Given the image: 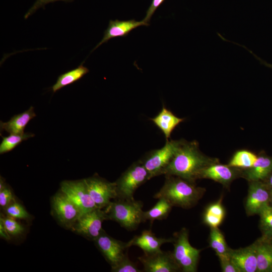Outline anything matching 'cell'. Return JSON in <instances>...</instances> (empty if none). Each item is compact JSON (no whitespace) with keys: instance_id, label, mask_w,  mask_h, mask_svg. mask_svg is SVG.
<instances>
[{"instance_id":"obj_18","label":"cell","mask_w":272,"mask_h":272,"mask_svg":"<svg viewBox=\"0 0 272 272\" xmlns=\"http://www.w3.org/2000/svg\"><path fill=\"white\" fill-rule=\"evenodd\" d=\"M271 173L272 156L260 152L253 165L249 168L243 169L242 177L248 181H264Z\"/></svg>"},{"instance_id":"obj_28","label":"cell","mask_w":272,"mask_h":272,"mask_svg":"<svg viewBox=\"0 0 272 272\" xmlns=\"http://www.w3.org/2000/svg\"><path fill=\"white\" fill-rule=\"evenodd\" d=\"M258 215L261 236L270 239L272 238V207L269 205L267 206Z\"/></svg>"},{"instance_id":"obj_24","label":"cell","mask_w":272,"mask_h":272,"mask_svg":"<svg viewBox=\"0 0 272 272\" xmlns=\"http://www.w3.org/2000/svg\"><path fill=\"white\" fill-rule=\"evenodd\" d=\"M89 69L81 64L77 68L60 75L52 87L53 93L81 79L89 72Z\"/></svg>"},{"instance_id":"obj_25","label":"cell","mask_w":272,"mask_h":272,"mask_svg":"<svg viewBox=\"0 0 272 272\" xmlns=\"http://www.w3.org/2000/svg\"><path fill=\"white\" fill-rule=\"evenodd\" d=\"M257 155L245 149L236 151L230 159L228 165L241 169L251 167L256 162Z\"/></svg>"},{"instance_id":"obj_1","label":"cell","mask_w":272,"mask_h":272,"mask_svg":"<svg viewBox=\"0 0 272 272\" xmlns=\"http://www.w3.org/2000/svg\"><path fill=\"white\" fill-rule=\"evenodd\" d=\"M219 162L216 158L202 153L198 143L181 140V143L162 174L180 177L195 182L201 171L207 167Z\"/></svg>"},{"instance_id":"obj_13","label":"cell","mask_w":272,"mask_h":272,"mask_svg":"<svg viewBox=\"0 0 272 272\" xmlns=\"http://www.w3.org/2000/svg\"><path fill=\"white\" fill-rule=\"evenodd\" d=\"M146 272H176L180 268L176 262L172 252L162 250L145 254L138 257Z\"/></svg>"},{"instance_id":"obj_14","label":"cell","mask_w":272,"mask_h":272,"mask_svg":"<svg viewBox=\"0 0 272 272\" xmlns=\"http://www.w3.org/2000/svg\"><path fill=\"white\" fill-rule=\"evenodd\" d=\"M242 173L243 169L218 162L203 169L199 174V179H210L227 187L235 179L242 177Z\"/></svg>"},{"instance_id":"obj_22","label":"cell","mask_w":272,"mask_h":272,"mask_svg":"<svg viewBox=\"0 0 272 272\" xmlns=\"http://www.w3.org/2000/svg\"><path fill=\"white\" fill-rule=\"evenodd\" d=\"M225 214V210L221 198L206 208L203 215V221L211 228L218 227L222 223Z\"/></svg>"},{"instance_id":"obj_8","label":"cell","mask_w":272,"mask_h":272,"mask_svg":"<svg viewBox=\"0 0 272 272\" xmlns=\"http://www.w3.org/2000/svg\"><path fill=\"white\" fill-rule=\"evenodd\" d=\"M52 212L59 223L71 229L83 215L79 208L60 190L51 199Z\"/></svg>"},{"instance_id":"obj_5","label":"cell","mask_w":272,"mask_h":272,"mask_svg":"<svg viewBox=\"0 0 272 272\" xmlns=\"http://www.w3.org/2000/svg\"><path fill=\"white\" fill-rule=\"evenodd\" d=\"M149 180V173L141 160L133 163L115 182L117 198L134 199L135 191Z\"/></svg>"},{"instance_id":"obj_33","label":"cell","mask_w":272,"mask_h":272,"mask_svg":"<svg viewBox=\"0 0 272 272\" xmlns=\"http://www.w3.org/2000/svg\"><path fill=\"white\" fill-rule=\"evenodd\" d=\"M15 201L13 193L8 186L0 190V206L4 209Z\"/></svg>"},{"instance_id":"obj_17","label":"cell","mask_w":272,"mask_h":272,"mask_svg":"<svg viewBox=\"0 0 272 272\" xmlns=\"http://www.w3.org/2000/svg\"><path fill=\"white\" fill-rule=\"evenodd\" d=\"M149 25V23L143 20L141 21H137L134 19L127 21L110 20L107 28L104 32L103 38L93 49V51L110 39L118 37H125L133 29L141 26H147Z\"/></svg>"},{"instance_id":"obj_40","label":"cell","mask_w":272,"mask_h":272,"mask_svg":"<svg viewBox=\"0 0 272 272\" xmlns=\"http://www.w3.org/2000/svg\"><path fill=\"white\" fill-rule=\"evenodd\" d=\"M269 240H270V241L271 243H272V238H271V239H269Z\"/></svg>"},{"instance_id":"obj_9","label":"cell","mask_w":272,"mask_h":272,"mask_svg":"<svg viewBox=\"0 0 272 272\" xmlns=\"http://www.w3.org/2000/svg\"><path fill=\"white\" fill-rule=\"evenodd\" d=\"M60 190L75 203L82 214L99 208L89 193L85 179L63 181Z\"/></svg>"},{"instance_id":"obj_10","label":"cell","mask_w":272,"mask_h":272,"mask_svg":"<svg viewBox=\"0 0 272 272\" xmlns=\"http://www.w3.org/2000/svg\"><path fill=\"white\" fill-rule=\"evenodd\" d=\"M89 193L97 206L100 209H105L112 199L117 197L115 182H109L98 175L85 179Z\"/></svg>"},{"instance_id":"obj_6","label":"cell","mask_w":272,"mask_h":272,"mask_svg":"<svg viewBox=\"0 0 272 272\" xmlns=\"http://www.w3.org/2000/svg\"><path fill=\"white\" fill-rule=\"evenodd\" d=\"M181 140H166L161 148L149 152L140 160L149 173V179L162 175L174 154L178 149Z\"/></svg>"},{"instance_id":"obj_34","label":"cell","mask_w":272,"mask_h":272,"mask_svg":"<svg viewBox=\"0 0 272 272\" xmlns=\"http://www.w3.org/2000/svg\"><path fill=\"white\" fill-rule=\"evenodd\" d=\"M58 1H64L65 2H72L74 0H36L33 6L29 9L24 16L25 19L34 13L38 9L44 8L47 4L55 2Z\"/></svg>"},{"instance_id":"obj_31","label":"cell","mask_w":272,"mask_h":272,"mask_svg":"<svg viewBox=\"0 0 272 272\" xmlns=\"http://www.w3.org/2000/svg\"><path fill=\"white\" fill-rule=\"evenodd\" d=\"M112 272H142L137 265L131 261L128 255L124 257L119 262L114 266H111Z\"/></svg>"},{"instance_id":"obj_11","label":"cell","mask_w":272,"mask_h":272,"mask_svg":"<svg viewBox=\"0 0 272 272\" xmlns=\"http://www.w3.org/2000/svg\"><path fill=\"white\" fill-rule=\"evenodd\" d=\"M271 189L264 181H249L245 209L248 216L259 215L269 205Z\"/></svg>"},{"instance_id":"obj_23","label":"cell","mask_w":272,"mask_h":272,"mask_svg":"<svg viewBox=\"0 0 272 272\" xmlns=\"http://www.w3.org/2000/svg\"><path fill=\"white\" fill-rule=\"evenodd\" d=\"M158 199L151 209L143 211V222L149 220L152 224L156 220H162L167 218L173 206L165 199Z\"/></svg>"},{"instance_id":"obj_38","label":"cell","mask_w":272,"mask_h":272,"mask_svg":"<svg viewBox=\"0 0 272 272\" xmlns=\"http://www.w3.org/2000/svg\"><path fill=\"white\" fill-rule=\"evenodd\" d=\"M264 181L267 183L269 188L272 189V173Z\"/></svg>"},{"instance_id":"obj_37","label":"cell","mask_w":272,"mask_h":272,"mask_svg":"<svg viewBox=\"0 0 272 272\" xmlns=\"http://www.w3.org/2000/svg\"><path fill=\"white\" fill-rule=\"evenodd\" d=\"M236 44L239 45V46H242L243 47H244L245 49H247L249 52H250L253 56H254L257 59L259 60L260 61V62L265 65V66L268 67H270V68H271L272 69V64H269L267 62L263 61V60H262L261 58H260L259 57H258L257 56H256L254 53H253L251 50L248 49L246 47L243 46V45H240L239 44H237L236 43Z\"/></svg>"},{"instance_id":"obj_39","label":"cell","mask_w":272,"mask_h":272,"mask_svg":"<svg viewBox=\"0 0 272 272\" xmlns=\"http://www.w3.org/2000/svg\"><path fill=\"white\" fill-rule=\"evenodd\" d=\"M269 205L272 207V189L271 190V195H270Z\"/></svg>"},{"instance_id":"obj_16","label":"cell","mask_w":272,"mask_h":272,"mask_svg":"<svg viewBox=\"0 0 272 272\" xmlns=\"http://www.w3.org/2000/svg\"><path fill=\"white\" fill-rule=\"evenodd\" d=\"M173 240V238L157 237L151 230H146L142 231L140 235L134 236L127 244L128 247L138 246L145 254H148L161 250L163 244L172 242Z\"/></svg>"},{"instance_id":"obj_29","label":"cell","mask_w":272,"mask_h":272,"mask_svg":"<svg viewBox=\"0 0 272 272\" xmlns=\"http://www.w3.org/2000/svg\"><path fill=\"white\" fill-rule=\"evenodd\" d=\"M1 221L10 236H17L23 234L25 228L23 225L18 222L15 218L8 216L6 217L1 216Z\"/></svg>"},{"instance_id":"obj_27","label":"cell","mask_w":272,"mask_h":272,"mask_svg":"<svg viewBox=\"0 0 272 272\" xmlns=\"http://www.w3.org/2000/svg\"><path fill=\"white\" fill-rule=\"evenodd\" d=\"M209 243L210 247L215 250L216 254L228 253L230 250L224 235L218 227L211 228Z\"/></svg>"},{"instance_id":"obj_32","label":"cell","mask_w":272,"mask_h":272,"mask_svg":"<svg viewBox=\"0 0 272 272\" xmlns=\"http://www.w3.org/2000/svg\"><path fill=\"white\" fill-rule=\"evenodd\" d=\"M219 257L222 271L223 272H240L239 270L232 262L229 255L228 253L217 254Z\"/></svg>"},{"instance_id":"obj_19","label":"cell","mask_w":272,"mask_h":272,"mask_svg":"<svg viewBox=\"0 0 272 272\" xmlns=\"http://www.w3.org/2000/svg\"><path fill=\"white\" fill-rule=\"evenodd\" d=\"M257 259L256 272H272V243L262 236L254 242Z\"/></svg>"},{"instance_id":"obj_20","label":"cell","mask_w":272,"mask_h":272,"mask_svg":"<svg viewBox=\"0 0 272 272\" xmlns=\"http://www.w3.org/2000/svg\"><path fill=\"white\" fill-rule=\"evenodd\" d=\"M35 116L34 107L31 106L24 112L14 115L7 122L1 121V133L5 131L10 134L23 133L27 124Z\"/></svg>"},{"instance_id":"obj_4","label":"cell","mask_w":272,"mask_h":272,"mask_svg":"<svg viewBox=\"0 0 272 272\" xmlns=\"http://www.w3.org/2000/svg\"><path fill=\"white\" fill-rule=\"evenodd\" d=\"M173 239L174 249L172 253L181 271H196L201 250L190 245L188 230L182 228L175 234Z\"/></svg>"},{"instance_id":"obj_12","label":"cell","mask_w":272,"mask_h":272,"mask_svg":"<svg viewBox=\"0 0 272 272\" xmlns=\"http://www.w3.org/2000/svg\"><path fill=\"white\" fill-rule=\"evenodd\" d=\"M94 242L99 250L111 266L117 264L128 255L127 249L129 247L127 242H123L110 236L104 231Z\"/></svg>"},{"instance_id":"obj_15","label":"cell","mask_w":272,"mask_h":272,"mask_svg":"<svg viewBox=\"0 0 272 272\" xmlns=\"http://www.w3.org/2000/svg\"><path fill=\"white\" fill-rule=\"evenodd\" d=\"M229 255L240 272H256L257 259L254 242L244 248H230Z\"/></svg>"},{"instance_id":"obj_26","label":"cell","mask_w":272,"mask_h":272,"mask_svg":"<svg viewBox=\"0 0 272 272\" xmlns=\"http://www.w3.org/2000/svg\"><path fill=\"white\" fill-rule=\"evenodd\" d=\"M1 135L3 140L0 145V154H3L12 151L23 141L33 137L35 135L31 132H24L21 134H10L9 136L5 137L2 134Z\"/></svg>"},{"instance_id":"obj_35","label":"cell","mask_w":272,"mask_h":272,"mask_svg":"<svg viewBox=\"0 0 272 272\" xmlns=\"http://www.w3.org/2000/svg\"><path fill=\"white\" fill-rule=\"evenodd\" d=\"M165 1V0H152V3L146 12L145 18L143 20L146 23H149L158 8Z\"/></svg>"},{"instance_id":"obj_30","label":"cell","mask_w":272,"mask_h":272,"mask_svg":"<svg viewBox=\"0 0 272 272\" xmlns=\"http://www.w3.org/2000/svg\"><path fill=\"white\" fill-rule=\"evenodd\" d=\"M7 215L18 219L27 220L30 216L24 207L15 200L5 209Z\"/></svg>"},{"instance_id":"obj_21","label":"cell","mask_w":272,"mask_h":272,"mask_svg":"<svg viewBox=\"0 0 272 272\" xmlns=\"http://www.w3.org/2000/svg\"><path fill=\"white\" fill-rule=\"evenodd\" d=\"M151 120L162 131L166 140H168L175 128L184 118L177 117L163 105L161 111Z\"/></svg>"},{"instance_id":"obj_2","label":"cell","mask_w":272,"mask_h":272,"mask_svg":"<svg viewBox=\"0 0 272 272\" xmlns=\"http://www.w3.org/2000/svg\"><path fill=\"white\" fill-rule=\"evenodd\" d=\"M206 189L182 178L165 175L163 185L154 196L155 198H164L172 206L189 209L194 206L202 197Z\"/></svg>"},{"instance_id":"obj_36","label":"cell","mask_w":272,"mask_h":272,"mask_svg":"<svg viewBox=\"0 0 272 272\" xmlns=\"http://www.w3.org/2000/svg\"><path fill=\"white\" fill-rule=\"evenodd\" d=\"M0 236L2 238L6 240H9L11 238L1 221H0Z\"/></svg>"},{"instance_id":"obj_3","label":"cell","mask_w":272,"mask_h":272,"mask_svg":"<svg viewBox=\"0 0 272 272\" xmlns=\"http://www.w3.org/2000/svg\"><path fill=\"white\" fill-rule=\"evenodd\" d=\"M143 203L140 200L116 198L105 208L108 220L118 223L127 230H134L143 220Z\"/></svg>"},{"instance_id":"obj_7","label":"cell","mask_w":272,"mask_h":272,"mask_svg":"<svg viewBox=\"0 0 272 272\" xmlns=\"http://www.w3.org/2000/svg\"><path fill=\"white\" fill-rule=\"evenodd\" d=\"M107 220L108 218L105 210L96 208L83 214L71 230L94 241L104 231L102 224Z\"/></svg>"}]
</instances>
